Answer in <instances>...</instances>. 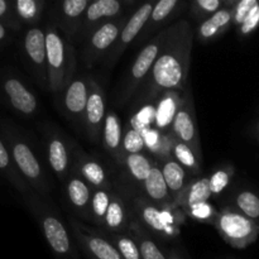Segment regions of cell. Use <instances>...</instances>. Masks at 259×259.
Here are the masks:
<instances>
[{
    "label": "cell",
    "instance_id": "83f0119b",
    "mask_svg": "<svg viewBox=\"0 0 259 259\" xmlns=\"http://www.w3.org/2000/svg\"><path fill=\"white\" fill-rule=\"evenodd\" d=\"M212 199L211 191H210L209 176H199L192 177L184 191L176 200L175 205L182 211H186L189 207L200 202L210 201Z\"/></svg>",
    "mask_w": 259,
    "mask_h": 259
},
{
    "label": "cell",
    "instance_id": "ee69618b",
    "mask_svg": "<svg viewBox=\"0 0 259 259\" xmlns=\"http://www.w3.org/2000/svg\"><path fill=\"white\" fill-rule=\"evenodd\" d=\"M0 19H4L5 24L13 29L20 28V22L15 15L13 4L8 3L7 0H0Z\"/></svg>",
    "mask_w": 259,
    "mask_h": 259
},
{
    "label": "cell",
    "instance_id": "e575fe53",
    "mask_svg": "<svg viewBox=\"0 0 259 259\" xmlns=\"http://www.w3.org/2000/svg\"><path fill=\"white\" fill-rule=\"evenodd\" d=\"M15 15L18 20L24 24L32 27H37L40 23L45 13L46 2L45 0H17L13 3Z\"/></svg>",
    "mask_w": 259,
    "mask_h": 259
},
{
    "label": "cell",
    "instance_id": "484cf974",
    "mask_svg": "<svg viewBox=\"0 0 259 259\" xmlns=\"http://www.w3.org/2000/svg\"><path fill=\"white\" fill-rule=\"evenodd\" d=\"M156 162V161H154ZM143 195L152 201L153 204L158 205L162 207H172L176 206L174 199L171 196L168 187H167L166 181L163 179L161 168L157 163H154L151 174L147 177L146 182L143 184ZM177 207V206H176Z\"/></svg>",
    "mask_w": 259,
    "mask_h": 259
},
{
    "label": "cell",
    "instance_id": "7c38bea8",
    "mask_svg": "<svg viewBox=\"0 0 259 259\" xmlns=\"http://www.w3.org/2000/svg\"><path fill=\"white\" fill-rule=\"evenodd\" d=\"M71 233L78 247L90 259H123L115 245L98 228L89 227L76 218H68Z\"/></svg>",
    "mask_w": 259,
    "mask_h": 259
},
{
    "label": "cell",
    "instance_id": "8d00e7d4",
    "mask_svg": "<svg viewBox=\"0 0 259 259\" xmlns=\"http://www.w3.org/2000/svg\"><path fill=\"white\" fill-rule=\"evenodd\" d=\"M235 175V168L233 164L224 163L215 168L212 174L209 176L210 191H211L212 199L219 197L224 194L225 190L230 186Z\"/></svg>",
    "mask_w": 259,
    "mask_h": 259
},
{
    "label": "cell",
    "instance_id": "603a6c76",
    "mask_svg": "<svg viewBox=\"0 0 259 259\" xmlns=\"http://www.w3.org/2000/svg\"><path fill=\"white\" fill-rule=\"evenodd\" d=\"M123 136L124 129L121 125V120L115 110L109 109L106 111L105 121L103 126V134H101V144L106 153L118 163L119 166L123 164L124 154L123 151Z\"/></svg>",
    "mask_w": 259,
    "mask_h": 259
},
{
    "label": "cell",
    "instance_id": "836d02e7",
    "mask_svg": "<svg viewBox=\"0 0 259 259\" xmlns=\"http://www.w3.org/2000/svg\"><path fill=\"white\" fill-rule=\"evenodd\" d=\"M172 157L184 167L191 177H199L202 174V158H200L194 149L187 144L177 141H172Z\"/></svg>",
    "mask_w": 259,
    "mask_h": 259
},
{
    "label": "cell",
    "instance_id": "2e32d148",
    "mask_svg": "<svg viewBox=\"0 0 259 259\" xmlns=\"http://www.w3.org/2000/svg\"><path fill=\"white\" fill-rule=\"evenodd\" d=\"M134 2H124V0H95L91 2L83 18V24L77 43H82L96 28L110 20L116 19L128 13L129 5Z\"/></svg>",
    "mask_w": 259,
    "mask_h": 259
},
{
    "label": "cell",
    "instance_id": "4316f807",
    "mask_svg": "<svg viewBox=\"0 0 259 259\" xmlns=\"http://www.w3.org/2000/svg\"><path fill=\"white\" fill-rule=\"evenodd\" d=\"M154 159L148 153L125 154L121 167L125 169L128 184H133L136 189H143V184L154 166Z\"/></svg>",
    "mask_w": 259,
    "mask_h": 259
},
{
    "label": "cell",
    "instance_id": "3957f363",
    "mask_svg": "<svg viewBox=\"0 0 259 259\" xmlns=\"http://www.w3.org/2000/svg\"><path fill=\"white\" fill-rule=\"evenodd\" d=\"M46 50H47L48 91L57 96L77 73V55L75 45L66 39L55 25L50 22L45 28Z\"/></svg>",
    "mask_w": 259,
    "mask_h": 259
},
{
    "label": "cell",
    "instance_id": "8fae6325",
    "mask_svg": "<svg viewBox=\"0 0 259 259\" xmlns=\"http://www.w3.org/2000/svg\"><path fill=\"white\" fill-rule=\"evenodd\" d=\"M169 133L174 136L175 139L187 144L190 148L194 149L195 153L200 158H202L201 141H200L199 128H197L196 110H195L191 85L187 86L186 90L182 93L181 101L172 121Z\"/></svg>",
    "mask_w": 259,
    "mask_h": 259
},
{
    "label": "cell",
    "instance_id": "ba28073f",
    "mask_svg": "<svg viewBox=\"0 0 259 259\" xmlns=\"http://www.w3.org/2000/svg\"><path fill=\"white\" fill-rule=\"evenodd\" d=\"M167 33H168V27L161 30L157 35H154L139 51L136 61L133 62L125 80H124L123 86L119 91L118 100H116L119 105H124L125 103H128L129 99L134 95V93L138 90L139 86L147 81L152 68H153L154 62H156L157 57H158L159 52H161L162 47L166 42Z\"/></svg>",
    "mask_w": 259,
    "mask_h": 259
},
{
    "label": "cell",
    "instance_id": "d590c367",
    "mask_svg": "<svg viewBox=\"0 0 259 259\" xmlns=\"http://www.w3.org/2000/svg\"><path fill=\"white\" fill-rule=\"evenodd\" d=\"M114 186L109 189H95L93 194L90 207L91 224L95 225L98 229H103L104 223H105L106 212H108L109 205L113 199Z\"/></svg>",
    "mask_w": 259,
    "mask_h": 259
},
{
    "label": "cell",
    "instance_id": "7dc6e473",
    "mask_svg": "<svg viewBox=\"0 0 259 259\" xmlns=\"http://www.w3.org/2000/svg\"><path fill=\"white\" fill-rule=\"evenodd\" d=\"M8 37V29H7V25L4 23L0 22V42L7 39Z\"/></svg>",
    "mask_w": 259,
    "mask_h": 259
},
{
    "label": "cell",
    "instance_id": "d4e9b609",
    "mask_svg": "<svg viewBox=\"0 0 259 259\" xmlns=\"http://www.w3.org/2000/svg\"><path fill=\"white\" fill-rule=\"evenodd\" d=\"M141 133L143 137L146 152L154 161H162V159L172 157L174 136L171 133L159 131L154 125L146 126L142 129Z\"/></svg>",
    "mask_w": 259,
    "mask_h": 259
},
{
    "label": "cell",
    "instance_id": "b9f144b4",
    "mask_svg": "<svg viewBox=\"0 0 259 259\" xmlns=\"http://www.w3.org/2000/svg\"><path fill=\"white\" fill-rule=\"evenodd\" d=\"M258 3L259 0H238L237 5L233 9V25L235 28L239 27L250 12L257 7Z\"/></svg>",
    "mask_w": 259,
    "mask_h": 259
},
{
    "label": "cell",
    "instance_id": "7402d4cb",
    "mask_svg": "<svg viewBox=\"0 0 259 259\" xmlns=\"http://www.w3.org/2000/svg\"><path fill=\"white\" fill-rule=\"evenodd\" d=\"M3 93L10 106L24 116H32L38 110V99L19 78L7 77L3 82Z\"/></svg>",
    "mask_w": 259,
    "mask_h": 259
},
{
    "label": "cell",
    "instance_id": "7bdbcfd3",
    "mask_svg": "<svg viewBox=\"0 0 259 259\" xmlns=\"http://www.w3.org/2000/svg\"><path fill=\"white\" fill-rule=\"evenodd\" d=\"M259 28V3L257 7L245 18L244 22L237 28V33L240 38H247Z\"/></svg>",
    "mask_w": 259,
    "mask_h": 259
},
{
    "label": "cell",
    "instance_id": "4dcf8cb0",
    "mask_svg": "<svg viewBox=\"0 0 259 259\" xmlns=\"http://www.w3.org/2000/svg\"><path fill=\"white\" fill-rule=\"evenodd\" d=\"M129 234L138 244L142 259H167L166 253L159 247L158 240L152 237L134 218H132L129 224Z\"/></svg>",
    "mask_w": 259,
    "mask_h": 259
},
{
    "label": "cell",
    "instance_id": "9a60e30c",
    "mask_svg": "<svg viewBox=\"0 0 259 259\" xmlns=\"http://www.w3.org/2000/svg\"><path fill=\"white\" fill-rule=\"evenodd\" d=\"M154 4L156 2H147L143 4L139 5L136 10L131 14L128 22L124 25L123 30H121L120 35H119L118 40L114 45L113 50L109 52V55L106 56L105 60H104V66L106 68H111L116 62H118L119 58L123 56V53L125 52L126 48L132 45L133 42H136L137 38L139 37V34L143 30L144 25H146L147 20L149 19V15H151L152 10H153Z\"/></svg>",
    "mask_w": 259,
    "mask_h": 259
},
{
    "label": "cell",
    "instance_id": "52a82bcc",
    "mask_svg": "<svg viewBox=\"0 0 259 259\" xmlns=\"http://www.w3.org/2000/svg\"><path fill=\"white\" fill-rule=\"evenodd\" d=\"M91 76L88 73H76L70 83L55 96L58 113L73 126L75 131L83 134L85 111L90 95Z\"/></svg>",
    "mask_w": 259,
    "mask_h": 259
},
{
    "label": "cell",
    "instance_id": "60d3db41",
    "mask_svg": "<svg viewBox=\"0 0 259 259\" xmlns=\"http://www.w3.org/2000/svg\"><path fill=\"white\" fill-rule=\"evenodd\" d=\"M123 151L124 154H136L146 152L142 133L138 129L133 128L129 123L126 124L125 129H124Z\"/></svg>",
    "mask_w": 259,
    "mask_h": 259
},
{
    "label": "cell",
    "instance_id": "cb8c5ba5",
    "mask_svg": "<svg viewBox=\"0 0 259 259\" xmlns=\"http://www.w3.org/2000/svg\"><path fill=\"white\" fill-rule=\"evenodd\" d=\"M233 27V9L222 8L195 29V38L201 45L217 42Z\"/></svg>",
    "mask_w": 259,
    "mask_h": 259
},
{
    "label": "cell",
    "instance_id": "d6986e66",
    "mask_svg": "<svg viewBox=\"0 0 259 259\" xmlns=\"http://www.w3.org/2000/svg\"><path fill=\"white\" fill-rule=\"evenodd\" d=\"M62 186L66 201L71 210V217L76 218L85 224L86 223L91 224L90 207L94 194L93 187L75 172H71Z\"/></svg>",
    "mask_w": 259,
    "mask_h": 259
},
{
    "label": "cell",
    "instance_id": "4fadbf2b",
    "mask_svg": "<svg viewBox=\"0 0 259 259\" xmlns=\"http://www.w3.org/2000/svg\"><path fill=\"white\" fill-rule=\"evenodd\" d=\"M90 3L89 0H63L55 4L51 22L73 45L77 43L81 34L83 18Z\"/></svg>",
    "mask_w": 259,
    "mask_h": 259
},
{
    "label": "cell",
    "instance_id": "bcb514c9",
    "mask_svg": "<svg viewBox=\"0 0 259 259\" xmlns=\"http://www.w3.org/2000/svg\"><path fill=\"white\" fill-rule=\"evenodd\" d=\"M249 134L253 137V138L255 139V141L259 142V119H258V120H255L254 123L250 125Z\"/></svg>",
    "mask_w": 259,
    "mask_h": 259
},
{
    "label": "cell",
    "instance_id": "f35d334b",
    "mask_svg": "<svg viewBox=\"0 0 259 259\" xmlns=\"http://www.w3.org/2000/svg\"><path fill=\"white\" fill-rule=\"evenodd\" d=\"M223 7V0H194L189 5V13L195 22H204Z\"/></svg>",
    "mask_w": 259,
    "mask_h": 259
},
{
    "label": "cell",
    "instance_id": "d6a6232c",
    "mask_svg": "<svg viewBox=\"0 0 259 259\" xmlns=\"http://www.w3.org/2000/svg\"><path fill=\"white\" fill-rule=\"evenodd\" d=\"M0 174L24 196L28 192H30V187L22 177V175L18 171L14 161L12 158L9 149L7 148L4 142L0 139Z\"/></svg>",
    "mask_w": 259,
    "mask_h": 259
},
{
    "label": "cell",
    "instance_id": "e0dca14e",
    "mask_svg": "<svg viewBox=\"0 0 259 259\" xmlns=\"http://www.w3.org/2000/svg\"><path fill=\"white\" fill-rule=\"evenodd\" d=\"M105 91L96 78L91 76L90 95L85 111L83 136L90 143L98 144L101 142L104 121L106 116Z\"/></svg>",
    "mask_w": 259,
    "mask_h": 259
},
{
    "label": "cell",
    "instance_id": "f546056e",
    "mask_svg": "<svg viewBox=\"0 0 259 259\" xmlns=\"http://www.w3.org/2000/svg\"><path fill=\"white\" fill-rule=\"evenodd\" d=\"M229 206L259 224V192L249 187H235L229 194Z\"/></svg>",
    "mask_w": 259,
    "mask_h": 259
},
{
    "label": "cell",
    "instance_id": "ab89813d",
    "mask_svg": "<svg viewBox=\"0 0 259 259\" xmlns=\"http://www.w3.org/2000/svg\"><path fill=\"white\" fill-rule=\"evenodd\" d=\"M187 218H191L194 222L202 223V224H214V220L218 215V210L210 201L200 202L189 207L184 212Z\"/></svg>",
    "mask_w": 259,
    "mask_h": 259
},
{
    "label": "cell",
    "instance_id": "5b68a950",
    "mask_svg": "<svg viewBox=\"0 0 259 259\" xmlns=\"http://www.w3.org/2000/svg\"><path fill=\"white\" fill-rule=\"evenodd\" d=\"M5 139H7L13 161L24 181L27 182L32 191L47 200L52 186L48 181L42 163L35 156L30 144L14 129L5 131Z\"/></svg>",
    "mask_w": 259,
    "mask_h": 259
},
{
    "label": "cell",
    "instance_id": "30bf717a",
    "mask_svg": "<svg viewBox=\"0 0 259 259\" xmlns=\"http://www.w3.org/2000/svg\"><path fill=\"white\" fill-rule=\"evenodd\" d=\"M46 153L51 169L61 184L70 176L73 167V152L76 142L53 124L43 125Z\"/></svg>",
    "mask_w": 259,
    "mask_h": 259
},
{
    "label": "cell",
    "instance_id": "1f68e13d",
    "mask_svg": "<svg viewBox=\"0 0 259 259\" xmlns=\"http://www.w3.org/2000/svg\"><path fill=\"white\" fill-rule=\"evenodd\" d=\"M181 95L182 94L179 93H166L159 96V101L156 104V118H154V126L157 129L169 133L172 121L181 101Z\"/></svg>",
    "mask_w": 259,
    "mask_h": 259
},
{
    "label": "cell",
    "instance_id": "ffe728a7",
    "mask_svg": "<svg viewBox=\"0 0 259 259\" xmlns=\"http://www.w3.org/2000/svg\"><path fill=\"white\" fill-rule=\"evenodd\" d=\"M133 218L129 201L128 187L114 182V194L109 205L103 230L104 233L126 234L129 233V224Z\"/></svg>",
    "mask_w": 259,
    "mask_h": 259
},
{
    "label": "cell",
    "instance_id": "9c48e42d",
    "mask_svg": "<svg viewBox=\"0 0 259 259\" xmlns=\"http://www.w3.org/2000/svg\"><path fill=\"white\" fill-rule=\"evenodd\" d=\"M129 17L131 13L128 12L116 19L100 25L81 43V62L86 70H90L101 60H105L118 40Z\"/></svg>",
    "mask_w": 259,
    "mask_h": 259
},
{
    "label": "cell",
    "instance_id": "6da1fadb",
    "mask_svg": "<svg viewBox=\"0 0 259 259\" xmlns=\"http://www.w3.org/2000/svg\"><path fill=\"white\" fill-rule=\"evenodd\" d=\"M195 30L187 19L168 25L166 42L146 81L149 103L166 93L182 94L189 83Z\"/></svg>",
    "mask_w": 259,
    "mask_h": 259
},
{
    "label": "cell",
    "instance_id": "ac0fdd59",
    "mask_svg": "<svg viewBox=\"0 0 259 259\" xmlns=\"http://www.w3.org/2000/svg\"><path fill=\"white\" fill-rule=\"evenodd\" d=\"M189 2H180V0H159L154 4L149 19L147 20L143 30L136 40V47L146 46L154 35L158 34L164 29V25L171 20L176 19L180 14L189 8ZM167 28V27H166Z\"/></svg>",
    "mask_w": 259,
    "mask_h": 259
},
{
    "label": "cell",
    "instance_id": "f1b7e54d",
    "mask_svg": "<svg viewBox=\"0 0 259 259\" xmlns=\"http://www.w3.org/2000/svg\"><path fill=\"white\" fill-rule=\"evenodd\" d=\"M156 163L161 168L164 181H166L167 187H168L172 199H174V202H176V200L179 199L181 192L184 191L185 187L187 186V184L191 180H187V176H191L187 174L186 169L174 157H168V158H164L162 161H157Z\"/></svg>",
    "mask_w": 259,
    "mask_h": 259
},
{
    "label": "cell",
    "instance_id": "f6af8a7d",
    "mask_svg": "<svg viewBox=\"0 0 259 259\" xmlns=\"http://www.w3.org/2000/svg\"><path fill=\"white\" fill-rule=\"evenodd\" d=\"M167 259H185L184 254L181 253V250L177 249V248H172L168 252L166 253Z\"/></svg>",
    "mask_w": 259,
    "mask_h": 259
},
{
    "label": "cell",
    "instance_id": "c3c4849f",
    "mask_svg": "<svg viewBox=\"0 0 259 259\" xmlns=\"http://www.w3.org/2000/svg\"><path fill=\"white\" fill-rule=\"evenodd\" d=\"M258 111H259V109H258Z\"/></svg>",
    "mask_w": 259,
    "mask_h": 259
},
{
    "label": "cell",
    "instance_id": "7a4b0ae2",
    "mask_svg": "<svg viewBox=\"0 0 259 259\" xmlns=\"http://www.w3.org/2000/svg\"><path fill=\"white\" fill-rule=\"evenodd\" d=\"M25 205L37 220L48 247L57 259H78L77 245L70 225L46 199L34 191L24 195Z\"/></svg>",
    "mask_w": 259,
    "mask_h": 259
},
{
    "label": "cell",
    "instance_id": "8992f818",
    "mask_svg": "<svg viewBox=\"0 0 259 259\" xmlns=\"http://www.w3.org/2000/svg\"><path fill=\"white\" fill-rule=\"evenodd\" d=\"M212 225L224 242L235 249H245L259 237V224L229 205L218 210Z\"/></svg>",
    "mask_w": 259,
    "mask_h": 259
},
{
    "label": "cell",
    "instance_id": "5bb4252c",
    "mask_svg": "<svg viewBox=\"0 0 259 259\" xmlns=\"http://www.w3.org/2000/svg\"><path fill=\"white\" fill-rule=\"evenodd\" d=\"M23 50L33 77L42 89L48 91L47 50L46 33L39 27H32L25 32L23 38Z\"/></svg>",
    "mask_w": 259,
    "mask_h": 259
},
{
    "label": "cell",
    "instance_id": "277c9868",
    "mask_svg": "<svg viewBox=\"0 0 259 259\" xmlns=\"http://www.w3.org/2000/svg\"><path fill=\"white\" fill-rule=\"evenodd\" d=\"M128 192L133 218L152 237L162 242L179 237L181 225L186 218L181 209L176 206H158L149 201L143 194H134L131 196V187H128Z\"/></svg>",
    "mask_w": 259,
    "mask_h": 259
},
{
    "label": "cell",
    "instance_id": "44dd1931",
    "mask_svg": "<svg viewBox=\"0 0 259 259\" xmlns=\"http://www.w3.org/2000/svg\"><path fill=\"white\" fill-rule=\"evenodd\" d=\"M72 172L82 177L94 190L109 189L114 186V181L106 172L104 164L98 158L83 151L77 143L73 152Z\"/></svg>",
    "mask_w": 259,
    "mask_h": 259
},
{
    "label": "cell",
    "instance_id": "74e56055",
    "mask_svg": "<svg viewBox=\"0 0 259 259\" xmlns=\"http://www.w3.org/2000/svg\"><path fill=\"white\" fill-rule=\"evenodd\" d=\"M103 232V230H101ZM111 243L116 247L123 259H142L141 250L138 244L129 233L126 234H114V233H104Z\"/></svg>",
    "mask_w": 259,
    "mask_h": 259
}]
</instances>
